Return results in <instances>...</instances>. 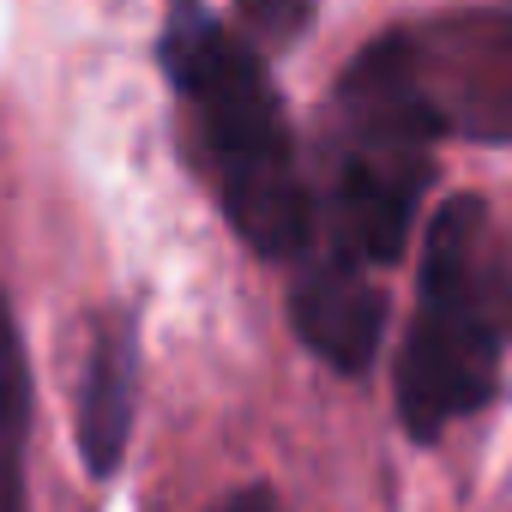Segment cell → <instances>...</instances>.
Listing matches in <instances>:
<instances>
[{"label":"cell","instance_id":"obj_1","mask_svg":"<svg viewBox=\"0 0 512 512\" xmlns=\"http://www.w3.org/2000/svg\"><path fill=\"white\" fill-rule=\"evenodd\" d=\"M157 55L199 121V157L229 229L266 260H302L314 241V193L296 169V133L266 61L199 0L169 7Z\"/></svg>","mask_w":512,"mask_h":512},{"label":"cell","instance_id":"obj_3","mask_svg":"<svg viewBox=\"0 0 512 512\" xmlns=\"http://www.w3.org/2000/svg\"><path fill=\"white\" fill-rule=\"evenodd\" d=\"M350 67L392 91L410 121L440 139H512V7H458L374 37Z\"/></svg>","mask_w":512,"mask_h":512},{"label":"cell","instance_id":"obj_2","mask_svg":"<svg viewBox=\"0 0 512 512\" xmlns=\"http://www.w3.org/2000/svg\"><path fill=\"white\" fill-rule=\"evenodd\" d=\"M512 350V241L488 199L458 193L434 211L416 272V314L398 350V422L440 440L500 392Z\"/></svg>","mask_w":512,"mask_h":512},{"label":"cell","instance_id":"obj_5","mask_svg":"<svg viewBox=\"0 0 512 512\" xmlns=\"http://www.w3.org/2000/svg\"><path fill=\"white\" fill-rule=\"evenodd\" d=\"M133 404H139V326L127 308L91 314V344L79 362V398H73V434L91 476H115L133 440Z\"/></svg>","mask_w":512,"mask_h":512},{"label":"cell","instance_id":"obj_8","mask_svg":"<svg viewBox=\"0 0 512 512\" xmlns=\"http://www.w3.org/2000/svg\"><path fill=\"white\" fill-rule=\"evenodd\" d=\"M211 512H284V500H278L272 488H235V494H223Z\"/></svg>","mask_w":512,"mask_h":512},{"label":"cell","instance_id":"obj_4","mask_svg":"<svg viewBox=\"0 0 512 512\" xmlns=\"http://www.w3.org/2000/svg\"><path fill=\"white\" fill-rule=\"evenodd\" d=\"M290 326L338 374H368L386 338V290L374 266L332 253V247H308L296 260V284H290Z\"/></svg>","mask_w":512,"mask_h":512},{"label":"cell","instance_id":"obj_7","mask_svg":"<svg viewBox=\"0 0 512 512\" xmlns=\"http://www.w3.org/2000/svg\"><path fill=\"white\" fill-rule=\"evenodd\" d=\"M314 25V0H235V37L260 49H290Z\"/></svg>","mask_w":512,"mask_h":512},{"label":"cell","instance_id":"obj_6","mask_svg":"<svg viewBox=\"0 0 512 512\" xmlns=\"http://www.w3.org/2000/svg\"><path fill=\"white\" fill-rule=\"evenodd\" d=\"M25 428H31V374L19 326L0 302V512H25Z\"/></svg>","mask_w":512,"mask_h":512}]
</instances>
